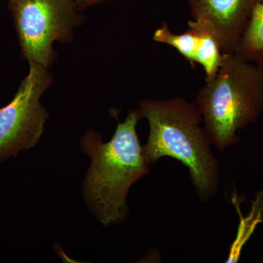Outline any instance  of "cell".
Returning a JSON list of instances; mask_svg holds the SVG:
<instances>
[{"label":"cell","instance_id":"cell-9","mask_svg":"<svg viewBox=\"0 0 263 263\" xmlns=\"http://www.w3.org/2000/svg\"><path fill=\"white\" fill-rule=\"evenodd\" d=\"M153 41L174 48L190 62V65L195 67L198 38L195 31L191 27H189L182 34H174L170 30L167 24L162 22L154 33Z\"/></svg>","mask_w":263,"mask_h":263},{"label":"cell","instance_id":"cell-8","mask_svg":"<svg viewBox=\"0 0 263 263\" xmlns=\"http://www.w3.org/2000/svg\"><path fill=\"white\" fill-rule=\"evenodd\" d=\"M235 54L263 70V3L252 12Z\"/></svg>","mask_w":263,"mask_h":263},{"label":"cell","instance_id":"cell-11","mask_svg":"<svg viewBox=\"0 0 263 263\" xmlns=\"http://www.w3.org/2000/svg\"><path fill=\"white\" fill-rule=\"evenodd\" d=\"M76 4L77 5L78 8L81 10L89 8L90 7L94 6V5L100 4L103 2L107 0H74Z\"/></svg>","mask_w":263,"mask_h":263},{"label":"cell","instance_id":"cell-5","mask_svg":"<svg viewBox=\"0 0 263 263\" xmlns=\"http://www.w3.org/2000/svg\"><path fill=\"white\" fill-rule=\"evenodd\" d=\"M13 100L0 108V162L34 148L48 118L41 98L53 84L49 69L30 64Z\"/></svg>","mask_w":263,"mask_h":263},{"label":"cell","instance_id":"cell-6","mask_svg":"<svg viewBox=\"0 0 263 263\" xmlns=\"http://www.w3.org/2000/svg\"><path fill=\"white\" fill-rule=\"evenodd\" d=\"M193 19L210 22L224 54L235 53L255 7L263 0H187Z\"/></svg>","mask_w":263,"mask_h":263},{"label":"cell","instance_id":"cell-7","mask_svg":"<svg viewBox=\"0 0 263 263\" xmlns=\"http://www.w3.org/2000/svg\"><path fill=\"white\" fill-rule=\"evenodd\" d=\"M189 27L196 32L198 38L196 63L200 64L205 73V81L214 79L222 61L223 53L220 43L214 27L203 18L189 22Z\"/></svg>","mask_w":263,"mask_h":263},{"label":"cell","instance_id":"cell-2","mask_svg":"<svg viewBox=\"0 0 263 263\" xmlns=\"http://www.w3.org/2000/svg\"><path fill=\"white\" fill-rule=\"evenodd\" d=\"M141 119L139 109L129 110L107 143L93 129L81 138V148L91 160L83 186L85 199L104 226L125 219L129 189L149 172L137 134Z\"/></svg>","mask_w":263,"mask_h":263},{"label":"cell","instance_id":"cell-3","mask_svg":"<svg viewBox=\"0 0 263 263\" xmlns=\"http://www.w3.org/2000/svg\"><path fill=\"white\" fill-rule=\"evenodd\" d=\"M195 102L212 145L220 151L235 146L238 132L263 114V70L223 53L215 77L197 91Z\"/></svg>","mask_w":263,"mask_h":263},{"label":"cell","instance_id":"cell-10","mask_svg":"<svg viewBox=\"0 0 263 263\" xmlns=\"http://www.w3.org/2000/svg\"><path fill=\"white\" fill-rule=\"evenodd\" d=\"M257 197L254 202L252 210L247 217L241 218L238 230V236L232 247L228 262H236L240 257L242 247L245 245L250 235L254 232V228L258 223L262 221V212L263 210V193Z\"/></svg>","mask_w":263,"mask_h":263},{"label":"cell","instance_id":"cell-4","mask_svg":"<svg viewBox=\"0 0 263 263\" xmlns=\"http://www.w3.org/2000/svg\"><path fill=\"white\" fill-rule=\"evenodd\" d=\"M24 60L50 69L55 43L70 44L84 22L74 0H7Z\"/></svg>","mask_w":263,"mask_h":263},{"label":"cell","instance_id":"cell-1","mask_svg":"<svg viewBox=\"0 0 263 263\" xmlns=\"http://www.w3.org/2000/svg\"><path fill=\"white\" fill-rule=\"evenodd\" d=\"M139 110L149 125L148 140L142 146L148 165L161 157L176 159L188 168L202 200L214 196L219 187V162L196 103L180 97L143 100Z\"/></svg>","mask_w":263,"mask_h":263}]
</instances>
